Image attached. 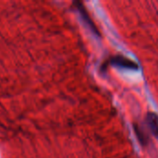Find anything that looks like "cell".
Here are the masks:
<instances>
[{"mask_svg": "<svg viewBox=\"0 0 158 158\" xmlns=\"http://www.w3.org/2000/svg\"><path fill=\"white\" fill-rule=\"evenodd\" d=\"M110 64L115 67H118V68H122V69H133V70L138 69V64L136 62H134L131 59L127 58L123 56H114L113 58L110 59Z\"/></svg>", "mask_w": 158, "mask_h": 158, "instance_id": "cell-1", "label": "cell"}, {"mask_svg": "<svg viewBox=\"0 0 158 158\" xmlns=\"http://www.w3.org/2000/svg\"><path fill=\"white\" fill-rule=\"evenodd\" d=\"M74 4H75V6H76V8H77V9H78V11H79V13L81 14V16L82 19H83V20H84V22L88 25V27L91 29V31H92L93 32H94L96 35H99V32L97 31L96 27H95V26H94V24L93 23V20L91 19V18H90V16H89L88 12L86 11L85 7L82 6V4H81V3H80V2H75Z\"/></svg>", "mask_w": 158, "mask_h": 158, "instance_id": "cell-2", "label": "cell"}, {"mask_svg": "<svg viewBox=\"0 0 158 158\" xmlns=\"http://www.w3.org/2000/svg\"><path fill=\"white\" fill-rule=\"evenodd\" d=\"M147 125L152 134L158 139V116L155 113H148L146 117Z\"/></svg>", "mask_w": 158, "mask_h": 158, "instance_id": "cell-3", "label": "cell"}]
</instances>
